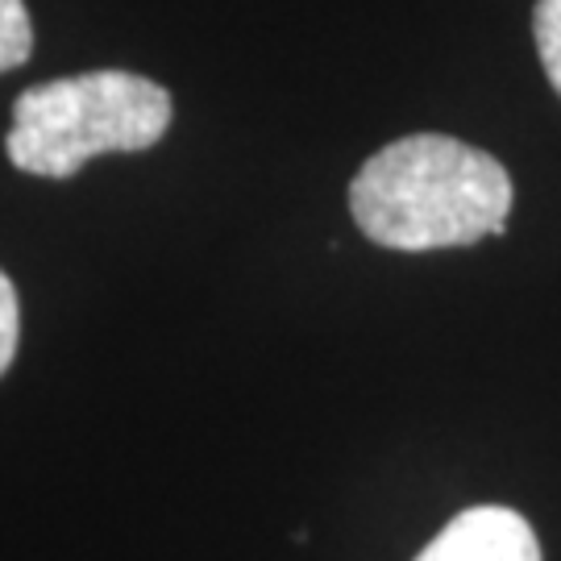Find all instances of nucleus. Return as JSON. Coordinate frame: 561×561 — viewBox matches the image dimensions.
I'll return each mask as SVG.
<instances>
[{"mask_svg":"<svg viewBox=\"0 0 561 561\" xmlns=\"http://www.w3.org/2000/svg\"><path fill=\"white\" fill-rule=\"evenodd\" d=\"M350 213L382 250L424 254L507 233L512 175L500 159L445 134L375 150L350 183Z\"/></svg>","mask_w":561,"mask_h":561,"instance_id":"1","label":"nucleus"},{"mask_svg":"<svg viewBox=\"0 0 561 561\" xmlns=\"http://www.w3.org/2000/svg\"><path fill=\"white\" fill-rule=\"evenodd\" d=\"M171 92L134 71H83L25 88L4 134L9 162L38 180H71L101 154H138L171 129Z\"/></svg>","mask_w":561,"mask_h":561,"instance_id":"2","label":"nucleus"},{"mask_svg":"<svg viewBox=\"0 0 561 561\" xmlns=\"http://www.w3.org/2000/svg\"><path fill=\"white\" fill-rule=\"evenodd\" d=\"M416 561H541V541L520 512L482 503L458 512Z\"/></svg>","mask_w":561,"mask_h":561,"instance_id":"3","label":"nucleus"},{"mask_svg":"<svg viewBox=\"0 0 561 561\" xmlns=\"http://www.w3.org/2000/svg\"><path fill=\"white\" fill-rule=\"evenodd\" d=\"M34 55V25L25 0H0V76Z\"/></svg>","mask_w":561,"mask_h":561,"instance_id":"4","label":"nucleus"},{"mask_svg":"<svg viewBox=\"0 0 561 561\" xmlns=\"http://www.w3.org/2000/svg\"><path fill=\"white\" fill-rule=\"evenodd\" d=\"M533 38H537V55L553 92L561 96V0H537L533 13Z\"/></svg>","mask_w":561,"mask_h":561,"instance_id":"5","label":"nucleus"},{"mask_svg":"<svg viewBox=\"0 0 561 561\" xmlns=\"http://www.w3.org/2000/svg\"><path fill=\"white\" fill-rule=\"evenodd\" d=\"M18 337H21V304L9 275L0 271V375L13 366V354H18Z\"/></svg>","mask_w":561,"mask_h":561,"instance_id":"6","label":"nucleus"}]
</instances>
